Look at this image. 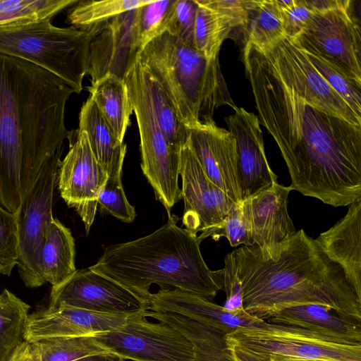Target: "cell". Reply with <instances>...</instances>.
Listing matches in <instances>:
<instances>
[{"instance_id": "6da1fadb", "label": "cell", "mask_w": 361, "mask_h": 361, "mask_svg": "<svg viewBox=\"0 0 361 361\" xmlns=\"http://www.w3.org/2000/svg\"><path fill=\"white\" fill-rule=\"evenodd\" d=\"M243 59L259 121L278 145L292 190L334 207L361 199V126L307 103L252 44Z\"/></svg>"}, {"instance_id": "7a4b0ae2", "label": "cell", "mask_w": 361, "mask_h": 361, "mask_svg": "<svg viewBox=\"0 0 361 361\" xmlns=\"http://www.w3.org/2000/svg\"><path fill=\"white\" fill-rule=\"evenodd\" d=\"M73 88L52 73L0 52V205L16 213L44 164L77 133L65 126Z\"/></svg>"}, {"instance_id": "3957f363", "label": "cell", "mask_w": 361, "mask_h": 361, "mask_svg": "<svg viewBox=\"0 0 361 361\" xmlns=\"http://www.w3.org/2000/svg\"><path fill=\"white\" fill-rule=\"evenodd\" d=\"M232 254L243 308L250 315L267 320L288 307L319 304L361 325V300L343 269L304 230L283 243L275 259L264 258L257 245L240 247Z\"/></svg>"}, {"instance_id": "277c9868", "label": "cell", "mask_w": 361, "mask_h": 361, "mask_svg": "<svg viewBox=\"0 0 361 361\" xmlns=\"http://www.w3.org/2000/svg\"><path fill=\"white\" fill-rule=\"evenodd\" d=\"M168 217L165 224L146 236L109 245L90 268L147 301L152 283L212 301L219 290L201 254V241L178 226L173 215Z\"/></svg>"}, {"instance_id": "5b68a950", "label": "cell", "mask_w": 361, "mask_h": 361, "mask_svg": "<svg viewBox=\"0 0 361 361\" xmlns=\"http://www.w3.org/2000/svg\"><path fill=\"white\" fill-rule=\"evenodd\" d=\"M137 59L161 86L186 127L213 120L214 110L222 105L237 108L219 58H205L166 31L147 44Z\"/></svg>"}, {"instance_id": "8992f818", "label": "cell", "mask_w": 361, "mask_h": 361, "mask_svg": "<svg viewBox=\"0 0 361 361\" xmlns=\"http://www.w3.org/2000/svg\"><path fill=\"white\" fill-rule=\"evenodd\" d=\"M102 23L59 27L51 20L0 27V52L39 66L68 82L76 94L87 74L92 39Z\"/></svg>"}, {"instance_id": "52a82bcc", "label": "cell", "mask_w": 361, "mask_h": 361, "mask_svg": "<svg viewBox=\"0 0 361 361\" xmlns=\"http://www.w3.org/2000/svg\"><path fill=\"white\" fill-rule=\"evenodd\" d=\"M226 342L267 360L277 356L361 361V344H349L313 330L269 322L261 327L235 329L226 335Z\"/></svg>"}, {"instance_id": "ba28073f", "label": "cell", "mask_w": 361, "mask_h": 361, "mask_svg": "<svg viewBox=\"0 0 361 361\" xmlns=\"http://www.w3.org/2000/svg\"><path fill=\"white\" fill-rule=\"evenodd\" d=\"M62 153L56 154L44 164L15 213L18 235L17 266L21 279L29 288L45 283L42 250L48 226L54 219V191Z\"/></svg>"}, {"instance_id": "9c48e42d", "label": "cell", "mask_w": 361, "mask_h": 361, "mask_svg": "<svg viewBox=\"0 0 361 361\" xmlns=\"http://www.w3.org/2000/svg\"><path fill=\"white\" fill-rule=\"evenodd\" d=\"M123 79L139 129L142 171L157 200L171 215L172 207L181 199L180 154L170 149L131 66Z\"/></svg>"}, {"instance_id": "30bf717a", "label": "cell", "mask_w": 361, "mask_h": 361, "mask_svg": "<svg viewBox=\"0 0 361 361\" xmlns=\"http://www.w3.org/2000/svg\"><path fill=\"white\" fill-rule=\"evenodd\" d=\"M350 4L346 0L339 7L314 13L293 40L304 51L361 85L360 27Z\"/></svg>"}, {"instance_id": "8fae6325", "label": "cell", "mask_w": 361, "mask_h": 361, "mask_svg": "<svg viewBox=\"0 0 361 361\" xmlns=\"http://www.w3.org/2000/svg\"><path fill=\"white\" fill-rule=\"evenodd\" d=\"M130 315L121 327L92 336L103 348L134 361H196L190 342L176 329Z\"/></svg>"}, {"instance_id": "7c38bea8", "label": "cell", "mask_w": 361, "mask_h": 361, "mask_svg": "<svg viewBox=\"0 0 361 361\" xmlns=\"http://www.w3.org/2000/svg\"><path fill=\"white\" fill-rule=\"evenodd\" d=\"M262 51L269 59L280 78L307 103L361 126V118L329 85L293 39L283 35Z\"/></svg>"}, {"instance_id": "4fadbf2b", "label": "cell", "mask_w": 361, "mask_h": 361, "mask_svg": "<svg viewBox=\"0 0 361 361\" xmlns=\"http://www.w3.org/2000/svg\"><path fill=\"white\" fill-rule=\"evenodd\" d=\"M68 305L102 313L133 315L149 310L147 300L90 267L52 286L49 307Z\"/></svg>"}, {"instance_id": "5bb4252c", "label": "cell", "mask_w": 361, "mask_h": 361, "mask_svg": "<svg viewBox=\"0 0 361 361\" xmlns=\"http://www.w3.org/2000/svg\"><path fill=\"white\" fill-rule=\"evenodd\" d=\"M107 178V173L92 152L85 132L78 130L67 154L59 163L57 183L61 197L80 216L87 233Z\"/></svg>"}, {"instance_id": "9a60e30c", "label": "cell", "mask_w": 361, "mask_h": 361, "mask_svg": "<svg viewBox=\"0 0 361 361\" xmlns=\"http://www.w3.org/2000/svg\"><path fill=\"white\" fill-rule=\"evenodd\" d=\"M179 174L184 201L183 224L192 233L219 224L234 202L207 176L187 143L180 152Z\"/></svg>"}, {"instance_id": "2e32d148", "label": "cell", "mask_w": 361, "mask_h": 361, "mask_svg": "<svg viewBox=\"0 0 361 361\" xmlns=\"http://www.w3.org/2000/svg\"><path fill=\"white\" fill-rule=\"evenodd\" d=\"M187 128L188 144L207 176L234 202H241L234 137L214 120Z\"/></svg>"}, {"instance_id": "e0dca14e", "label": "cell", "mask_w": 361, "mask_h": 361, "mask_svg": "<svg viewBox=\"0 0 361 361\" xmlns=\"http://www.w3.org/2000/svg\"><path fill=\"white\" fill-rule=\"evenodd\" d=\"M291 190L290 186L275 182L241 201L252 241L264 258L277 257L282 244L296 232L288 212V197Z\"/></svg>"}, {"instance_id": "ac0fdd59", "label": "cell", "mask_w": 361, "mask_h": 361, "mask_svg": "<svg viewBox=\"0 0 361 361\" xmlns=\"http://www.w3.org/2000/svg\"><path fill=\"white\" fill-rule=\"evenodd\" d=\"M228 130L235 140L242 201L277 182L264 151L258 116L237 107L226 117Z\"/></svg>"}, {"instance_id": "d6986e66", "label": "cell", "mask_w": 361, "mask_h": 361, "mask_svg": "<svg viewBox=\"0 0 361 361\" xmlns=\"http://www.w3.org/2000/svg\"><path fill=\"white\" fill-rule=\"evenodd\" d=\"M130 315L90 311L68 305L49 307L29 314L24 340L93 336L123 326Z\"/></svg>"}, {"instance_id": "ffe728a7", "label": "cell", "mask_w": 361, "mask_h": 361, "mask_svg": "<svg viewBox=\"0 0 361 361\" xmlns=\"http://www.w3.org/2000/svg\"><path fill=\"white\" fill-rule=\"evenodd\" d=\"M134 16L135 10L101 24L90 44L87 74L92 82L107 73L124 78L138 54L133 43Z\"/></svg>"}, {"instance_id": "44dd1931", "label": "cell", "mask_w": 361, "mask_h": 361, "mask_svg": "<svg viewBox=\"0 0 361 361\" xmlns=\"http://www.w3.org/2000/svg\"><path fill=\"white\" fill-rule=\"evenodd\" d=\"M148 302L149 310L176 313L210 322L232 331L244 327H261L268 323L250 315L245 310L230 312L200 295L176 288H161L157 293H150Z\"/></svg>"}, {"instance_id": "7402d4cb", "label": "cell", "mask_w": 361, "mask_h": 361, "mask_svg": "<svg viewBox=\"0 0 361 361\" xmlns=\"http://www.w3.org/2000/svg\"><path fill=\"white\" fill-rule=\"evenodd\" d=\"M348 206L346 214L316 240L324 252L342 267L361 300V199Z\"/></svg>"}, {"instance_id": "603a6c76", "label": "cell", "mask_w": 361, "mask_h": 361, "mask_svg": "<svg viewBox=\"0 0 361 361\" xmlns=\"http://www.w3.org/2000/svg\"><path fill=\"white\" fill-rule=\"evenodd\" d=\"M143 315L178 330L192 344L196 361H235L226 342L232 330L173 312L147 310Z\"/></svg>"}, {"instance_id": "cb8c5ba5", "label": "cell", "mask_w": 361, "mask_h": 361, "mask_svg": "<svg viewBox=\"0 0 361 361\" xmlns=\"http://www.w3.org/2000/svg\"><path fill=\"white\" fill-rule=\"evenodd\" d=\"M332 311L319 304L300 305L280 310L266 321L313 330L349 344H361V325L343 319Z\"/></svg>"}, {"instance_id": "d4e9b609", "label": "cell", "mask_w": 361, "mask_h": 361, "mask_svg": "<svg viewBox=\"0 0 361 361\" xmlns=\"http://www.w3.org/2000/svg\"><path fill=\"white\" fill-rule=\"evenodd\" d=\"M78 130L85 132L94 157L108 176L121 175L126 145L117 137L90 97L81 107Z\"/></svg>"}, {"instance_id": "484cf974", "label": "cell", "mask_w": 361, "mask_h": 361, "mask_svg": "<svg viewBox=\"0 0 361 361\" xmlns=\"http://www.w3.org/2000/svg\"><path fill=\"white\" fill-rule=\"evenodd\" d=\"M130 66L170 149L179 154L188 141V128L180 122L170 99L137 56Z\"/></svg>"}, {"instance_id": "4316f807", "label": "cell", "mask_w": 361, "mask_h": 361, "mask_svg": "<svg viewBox=\"0 0 361 361\" xmlns=\"http://www.w3.org/2000/svg\"><path fill=\"white\" fill-rule=\"evenodd\" d=\"M101 115L117 137L123 142L133 114V105L124 79L107 73L86 87Z\"/></svg>"}, {"instance_id": "83f0119b", "label": "cell", "mask_w": 361, "mask_h": 361, "mask_svg": "<svg viewBox=\"0 0 361 361\" xmlns=\"http://www.w3.org/2000/svg\"><path fill=\"white\" fill-rule=\"evenodd\" d=\"M75 247L69 228L57 219L50 222L42 250V270L45 283L58 286L77 270Z\"/></svg>"}, {"instance_id": "f1b7e54d", "label": "cell", "mask_w": 361, "mask_h": 361, "mask_svg": "<svg viewBox=\"0 0 361 361\" xmlns=\"http://www.w3.org/2000/svg\"><path fill=\"white\" fill-rule=\"evenodd\" d=\"M30 308L8 290L0 293V361H9L24 341Z\"/></svg>"}, {"instance_id": "f546056e", "label": "cell", "mask_w": 361, "mask_h": 361, "mask_svg": "<svg viewBox=\"0 0 361 361\" xmlns=\"http://www.w3.org/2000/svg\"><path fill=\"white\" fill-rule=\"evenodd\" d=\"M245 44L264 51L284 35L281 13L274 0H253L243 27Z\"/></svg>"}, {"instance_id": "4dcf8cb0", "label": "cell", "mask_w": 361, "mask_h": 361, "mask_svg": "<svg viewBox=\"0 0 361 361\" xmlns=\"http://www.w3.org/2000/svg\"><path fill=\"white\" fill-rule=\"evenodd\" d=\"M195 1L197 8L193 31V47L208 59L219 58L221 46L233 27L204 0Z\"/></svg>"}, {"instance_id": "1f68e13d", "label": "cell", "mask_w": 361, "mask_h": 361, "mask_svg": "<svg viewBox=\"0 0 361 361\" xmlns=\"http://www.w3.org/2000/svg\"><path fill=\"white\" fill-rule=\"evenodd\" d=\"M78 0H0V27L51 20Z\"/></svg>"}, {"instance_id": "d6a6232c", "label": "cell", "mask_w": 361, "mask_h": 361, "mask_svg": "<svg viewBox=\"0 0 361 361\" xmlns=\"http://www.w3.org/2000/svg\"><path fill=\"white\" fill-rule=\"evenodd\" d=\"M151 0H83L68 11L66 22L77 28L87 27L108 21L120 14L148 4Z\"/></svg>"}, {"instance_id": "836d02e7", "label": "cell", "mask_w": 361, "mask_h": 361, "mask_svg": "<svg viewBox=\"0 0 361 361\" xmlns=\"http://www.w3.org/2000/svg\"><path fill=\"white\" fill-rule=\"evenodd\" d=\"M175 1H152L135 10L133 43L138 54L152 40L166 31Z\"/></svg>"}, {"instance_id": "e575fe53", "label": "cell", "mask_w": 361, "mask_h": 361, "mask_svg": "<svg viewBox=\"0 0 361 361\" xmlns=\"http://www.w3.org/2000/svg\"><path fill=\"white\" fill-rule=\"evenodd\" d=\"M35 343L40 350L42 361H73L109 352L92 336L54 337Z\"/></svg>"}, {"instance_id": "d590c367", "label": "cell", "mask_w": 361, "mask_h": 361, "mask_svg": "<svg viewBox=\"0 0 361 361\" xmlns=\"http://www.w3.org/2000/svg\"><path fill=\"white\" fill-rule=\"evenodd\" d=\"M197 237L200 241L208 237L214 240L224 237L232 247L254 245L241 202L235 203L219 224L202 231Z\"/></svg>"}, {"instance_id": "8d00e7d4", "label": "cell", "mask_w": 361, "mask_h": 361, "mask_svg": "<svg viewBox=\"0 0 361 361\" xmlns=\"http://www.w3.org/2000/svg\"><path fill=\"white\" fill-rule=\"evenodd\" d=\"M305 53L329 85L361 118V85L348 79L318 57Z\"/></svg>"}, {"instance_id": "74e56055", "label": "cell", "mask_w": 361, "mask_h": 361, "mask_svg": "<svg viewBox=\"0 0 361 361\" xmlns=\"http://www.w3.org/2000/svg\"><path fill=\"white\" fill-rule=\"evenodd\" d=\"M97 202L106 212L125 223H131L135 219V207L126 196L121 175L108 176Z\"/></svg>"}, {"instance_id": "f35d334b", "label": "cell", "mask_w": 361, "mask_h": 361, "mask_svg": "<svg viewBox=\"0 0 361 361\" xmlns=\"http://www.w3.org/2000/svg\"><path fill=\"white\" fill-rule=\"evenodd\" d=\"M18 235L16 216L0 205V274L10 276L17 265Z\"/></svg>"}, {"instance_id": "ab89813d", "label": "cell", "mask_w": 361, "mask_h": 361, "mask_svg": "<svg viewBox=\"0 0 361 361\" xmlns=\"http://www.w3.org/2000/svg\"><path fill=\"white\" fill-rule=\"evenodd\" d=\"M212 278L219 290L226 293V300L223 307L230 312L244 310L241 283L232 252L225 257L223 269L212 271Z\"/></svg>"}, {"instance_id": "60d3db41", "label": "cell", "mask_w": 361, "mask_h": 361, "mask_svg": "<svg viewBox=\"0 0 361 361\" xmlns=\"http://www.w3.org/2000/svg\"><path fill=\"white\" fill-rule=\"evenodd\" d=\"M197 8L195 0H176L166 31L193 46Z\"/></svg>"}, {"instance_id": "b9f144b4", "label": "cell", "mask_w": 361, "mask_h": 361, "mask_svg": "<svg viewBox=\"0 0 361 361\" xmlns=\"http://www.w3.org/2000/svg\"><path fill=\"white\" fill-rule=\"evenodd\" d=\"M204 2L224 17L233 28H243L247 21L253 0H204Z\"/></svg>"}, {"instance_id": "7bdbcfd3", "label": "cell", "mask_w": 361, "mask_h": 361, "mask_svg": "<svg viewBox=\"0 0 361 361\" xmlns=\"http://www.w3.org/2000/svg\"><path fill=\"white\" fill-rule=\"evenodd\" d=\"M284 35L295 39L303 30L314 12L305 4V0H294L289 9L280 12Z\"/></svg>"}, {"instance_id": "ee69618b", "label": "cell", "mask_w": 361, "mask_h": 361, "mask_svg": "<svg viewBox=\"0 0 361 361\" xmlns=\"http://www.w3.org/2000/svg\"><path fill=\"white\" fill-rule=\"evenodd\" d=\"M9 361H42L38 345L24 340Z\"/></svg>"}, {"instance_id": "f6af8a7d", "label": "cell", "mask_w": 361, "mask_h": 361, "mask_svg": "<svg viewBox=\"0 0 361 361\" xmlns=\"http://www.w3.org/2000/svg\"><path fill=\"white\" fill-rule=\"evenodd\" d=\"M346 0H305L306 5L314 13L324 12L339 7Z\"/></svg>"}, {"instance_id": "bcb514c9", "label": "cell", "mask_w": 361, "mask_h": 361, "mask_svg": "<svg viewBox=\"0 0 361 361\" xmlns=\"http://www.w3.org/2000/svg\"><path fill=\"white\" fill-rule=\"evenodd\" d=\"M228 346L235 361H271L263 359L247 349L233 345Z\"/></svg>"}, {"instance_id": "7dc6e473", "label": "cell", "mask_w": 361, "mask_h": 361, "mask_svg": "<svg viewBox=\"0 0 361 361\" xmlns=\"http://www.w3.org/2000/svg\"><path fill=\"white\" fill-rule=\"evenodd\" d=\"M73 361H124L120 356L108 352L85 356Z\"/></svg>"}, {"instance_id": "c3c4849f", "label": "cell", "mask_w": 361, "mask_h": 361, "mask_svg": "<svg viewBox=\"0 0 361 361\" xmlns=\"http://www.w3.org/2000/svg\"><path fill=\"white\" fill-rule=\"evenodd\" d=\"M271 361H336L326 359H299L286 357L274 356L269 358Z\"/></svg>"}]
</instances>
